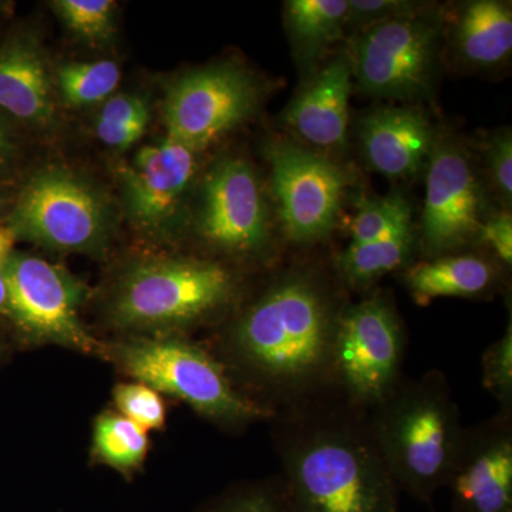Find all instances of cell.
<instances>
[{"instance_id":"e0dca14e","label":"cell","mask_w":512,"mask_h":512,"mask_svg":"<svg viewBox=\"0 0 512 512\" xmlns=\"http://www.w3.org/2000/svg\"><path fill=\"white\" fill-rule=\"evenodd\" d=\"M352 79L348 57L330 60L291 101L285 123L313 147L336 150L345 146Z\"/></svg>"},{"instance_id":"484cf974","label":"cell","mask_w":512,"mask_h":512,"mask_svg":"<svg viewBox=\"0 0 512 512\" xmlns=\"http://www.w3.org/2000/svg\"><path fill=\"white\" fill-rule=\"evenodd\" d=\"M412 224V207L402 194L382 198H360L357 214L350 225V244H366Z\"/></svg>"},{"instance_id":"44dd1931","label":"cell","mask_w":512,"mask_h":512,"mask_svg":"<svg viewBox=\"0 0 512 512\" xmlns=\"http://www.w3.org/2000/svg\"><path fill=\"white\" fill-rule=\"evenodd\" d=\"M348 0H289L285 25L293 50L303 66H315L323 52L343 35Z\"/></svg>"},{"instance_id":"5b68a950","label":"cell","mask_w":512,"mask_h":512,"mask_svg":"<svg viewBox=\"0 0 512 512\" xmlns=\"http://www.w3.org/2000/svg\"><path fill=\"white\" fill-rule=\"evenodd\" d=\"M109 352L137 382L181 400L222 427L235 429L275 414L239 392L225 366L190 340L165 333L119 343Z\"/></svg>"},{"instance_id":"4dcf8cb0","label":"cell","mask_w":512,"mask_h":512,"mask_svg":"<svg viewBox=\"0 0 512 512\" xmlns=\"http://www.w3.org/2000/svg\"><path fill=\"white\" fill-rule=\"evenodd\" d=\"M348 3L346 29L355 30V33L426 8L424 3L409 0H348Z\"/></svg>"},{"instance_id":"d6a6232c","label":"cell","mask_w":512,"mask_h":512,"mask_svg":"<svg viewBox=\"0 0 512 512\" xmlns=\"http://www.w3.org/2000/svg\"><path fill=\"white\" fill-rule=\"evenodd\" d=\"M478 241L493 251L495 258L505 268L512 264V217L510 211L498 212L485 218Z\"/></svg>"},{"instance_id":"e575fe53","label":"cell","mask_w":512,"mask_h":512,"mask_svg":"<svg viewBox=\"0 0 512 512\" xmlns=\"http://www.w3.org/2000/svg\"><path fill=\"white\" fill-rule=\"evenodd\" d=\"M10 150H12V146H10L8 130L0 121V167L8 161Z\"/></svg>"},{"instance_id":"cb8c5ba5","label":"cell","mask_w":512,"mask_h":512,"mask_svg":"<svg viewBox=\"0 0 512 512\" xmlns=\"http://www.w3.org/2000/svg\"><path fill=\"white\" fill-rule=\"evenodd\" d=\"M57 86L69 106L83 107L107 100L119 87L121 72L113 60L63 64L56 72Z\"/></svg>"},{"instance_id":"4316f807","label":"cell","mask_w":512,"mask_h":512,"mask_svg":"<svg viewBox=\"0 0 512 512\" xmlns=\"http://www.w3.org/2000/svg\"><path fill=\"white\" fill-rule=\"evenodd\" d=\"M198 512H295L284 478L255 481L231 488Z\"/></svg>"},{"instance_id":"3957f363","label":"cell","mask_w":512,"mask_h":512,"mask_svg":"<svg viewBox=\"0 0 512 512\" xmlns=\"http://www.w3.org/2000/svg\"><path fill=\"white\" fill-rule=\"evenodd\" d=\"M370 436L399 490L430 503L447 487L464 437L460 410L440 372L400 382L366 413Z\"/></svg>"},{"instance_id":"f546056e","label":"cell","mask_w":512,"mask_h":512,"mask_svg":"<svg viewBox=\"0 0 512 512\" xmlns=\"http://www.w3.org/2000/svg\"><path fill=\"white\" fill-rule=\"evenodd\" d=\"M483 384L500 404V413L512 412V323L483 356Z\"/></svg>"},{"instance_id":"ba28073f","label":"cell","mask_w":512,"mask_h":512,"mask_svg":"<svg viewBox=\"0 0 512 512\" xmlns=\"http://www.w3.org/2000/svg\"><path fill=\"white\" fill-rule=\"evenodd\" d=\"M404 350L403 323L386 295L346 305L333 348L332 386L349 406L369 412L402 382Z\"/></svg>"},{"instance_id":"277c9868","label":"cell","mask_w":512,"mask_h":512,"mask_svg":"<svg viewBox=\"0 0 512 512\" xmlns=\"http://www.w3.org/2000/svg\"><path fill=\"white\" fill-rule=\"evenodd\" d=\"M237 295V279L220 262L150 258L121 275L109 316L120 329L171 333L225 311Z\"/></svg>"},{"instance_id":"9c48e42d","label":"cell","mask_w":512,"mask_h":512,"mask_svg":"<svg viewBox=\"0 0 512 512\" xmlns=\"http://www.w3.org/2000/svg\"><path fill=\"white\" fill-rule=\"evenodd\" d=\"M6 286V315L30 342L53 343L84 355L107 352L80 318L86 293L83 285L60 266L13 252L6 268Z\"/></svg>"},{"instance_id":"8992f818","label":"cell","mask_w":512,"mask_h":512,"mask_svg":"<svg viewBox=\"0 0 512 512\" xmlns=\"http://www.w3.org/2000/svg\"><path fill=\"white\" fill-rule=\"evenodd\" d=\"M443 22L427 8L353 36L348 56L360 92L393 100L427 99L439 72Z\"/></svg>"},{"instance_id":"1f68e13d","label":"cell","mask_w":512,"mask_h":512,"mask_svg":"<svg viewBox=\"0 0 512 512\" xmlns=\"http://www.w3.org/2000/svg\"><path fill=\"white\" fill-rule=\"evenodd\" d=\"M487 168L497 194L505 205L512 200V137L510 130L497 131L487 141Z\"/></svg>"},{"instance_id":"83f0119b","label":"cell","mask_w":512,"mask_h":512,"mask_svg":"<svg viewBox=\"0 0 512 512\" xmlns=\"http://www.w3.org/2000/svg\"><path fill=\"white\" fill-rule=\"evenodd\" d=\"M53 8L67 29L86 42L96 45L113 36L116 3L111 0H57Z\"/></svg>"},{"instance_id":"4fadbf2b","label":"cell","mask_w":512,"mask_h":512,"mask_svg":"<svg viewBox=\"0 0 512 512\" xmlns=\"http://www.w3.org/2000/svg\"><path fill=\"white\" fill-rule=\"evenodd\" d=\"M200 200L197 231L211 247L241 258L268 249V208L247 161L225 158L215 164L202 181Z\"/></svg>"},{"instance_id":"7c38bea8","label":"cell","mask_w":512,"mask_h":512,"mask_svg":"<svg viewBox=\"0 0 512 512\" xmlns=\"http://www.w3.org/2000/svg\"><path fill=\"white\" fill-rule=\"evenodd\" d=\"M427 167L420 245L431 259L478 242L485 200L473 161L457 144H436Z\"/></svg>"},{"instance_id":"603a6c76","label":"cell","mask_w":512,"mask_h":512,"mask_svg":"<svg viewBox=\"0 0 512 512\" xmlns=\"http://www.w3.org/2000/svg\"><path fill=\"white\" fill-rule=\"evenodd\" d=\"M148 448L147 431L121 414L104 412L94 421V457L113 470L126 476L134 473L146 460Z\"/></svg>"},{"instance_id":"ac0fdd59","label":"cell","mask_w":512,"mask_h":512,"mask_svg":"<svg viewBox=\"0 0 512 512\" xmlns=\"http://www.w3.org/2000/svg\"><path fill=\"white\" fill-rule=\"evenodd\" d=\"M0 109L35 126L55 117L45 59L32 40L13 39L0 49Z\"/></svg>"},{"instance_id":"30bf717a","label":"cell","mask_w":512,"mask_h":512,"mask_svg":"<svg viewBox=\"0 0 512 512\" xmlns=\"http://www.w3.org/2000/svg\"><path fill=\"white\" fill-rule=\"evenodd\" d=\"M266 156L288 241L306 245L328 238L338 224L350 175L329 157L291 141H275Z\"/></svg>"},{"instance_id":"836d02e7","label":"cell","mask_w":512,"mask_h":512,"mask_svg":"<svg viewBox=\"0 0 512 512\" xmlns=\"http://www.w3.org/2000/svg\"><path fill=\"white\" fill-rule=\"evenodd\" d=\"M16 238L9 227H0V315L8 311V286H6V268L10 256L15 252Z\"/></svg>"},{"instance_id":"9a60e30c","label":"cell","mask_w":512,"mask_h":512,"mask_svg":"<svg viewBox=\"0 0 512 512\" xmlns=\"http://www.w3.org/2000/svg\"><path fill=\"white\" fill-rule=\"evenodd\" d=\"M447 487L453 512H512L511 414L464 431Z\"/></svg>"},{"instance_id":"52a82bcc","label":"cell","mask_w":512,"mask_h":512,"mask_svg":"<svg viewBox=\"0 0 512 512\" xmlns=\"http://www.w3.org/2000/svg\"><path fill=\"white\" fill-rule=\"evenodd\" d=\"M111 222L109 202L93 184L52 165L23 187L8 227L43 248L97 254L109 244Z\"/></svg>"},{"instance_id":"2e32d148","label":"cell","mask_w":512,"mask_h":512,"mask_svg":"<svg viewBox=\"0 0 512 512\" xmlns=\"http://www.w3.org/2000/svg\"><path fill=\"white\" fill-rule=\"evenodd\" d=\"M360 144L367 164L390 180H407L427 164L437 141L416 107H380L363 117Z\"/></svg>"},{"instance_id":"5bb4252c","label":"cell","mask_w":512,"mask_h":512,"mask_svg":"<svg viewBox=\"0 0 512 512\" xmlns=\"http://www.w3.org/2000/svg\"><path fill=\"white\" fill-rule=\"evenodd\" d=\"M198 151L173 138L138 151L120 173L124 211L141 231H161L177 214L198 167Z\"/></svg>"},{"instance_id":"d4e9b609","label":"cell","mask_w":512,"mask_h":512,"mask_svg":"<svg viewBox=\"0 0 512 512\" xmlns=\"http://www.w3.org/2000/svg\"><path fill=\"white\" fill-rule=\"evenodd\" d=\"M150 121L147 101L133 94L110 97L96 121L101 143L116 150H127L146 133Z\"/></svg>"},{"instance_id":"7a4b0ae2","label":"cell","mask_w":512,"mask_h":512,"mask_svg":"<svg viewBox=\"0 0 512 512\" xmlns=\"http://www.w3.org/2000/svg\"><path fill=\"white\" fill-rule=\"evenodd\" d=\"M363 413L319 399L288 409L279 454L293 511L400 512L399 488Z\"/></svg>"},{"instance_id":"d6986e66","label":"cell","mask_w":512,"mask_h":512,"mask_svg":"<svg viewBox=\"0 0 512 512\" xmlns=\"http://www.w3.org/2000/svg\"><path fill=\"white\" fill-rule=\"evenodd\" d=\"M404 282L414 302L426 306L437 298H477L494 291L498 269L484 256L457 252L407 266Z\"/></svg>"},{"instance_id":"6da1fadb","label":"cell","mask_w":512,"mask_h":512,"mask_svg":"<svg viewBox=\"0 0 512 512\" xmlns=\"http://www.w3.org/2000/svg\"><path fill=\"white\" fill-rule=\"evenodd\" d=\"M345 308L322 276L291 269L232 323L229 360L286 409L318 400L332 387L333 348Z\"/></svg>"},{"instance_id":"8fae6325","label":"cell","mask_w":512,"mask_h":512,"mask_svg":"<svg viewBox=\"0 0 512 512\" xmlns=\"http://www.w3.org/2000/svg\"><path fill=\"white\" fill-rule=\"evenodd\" d=\"M258 83L244 67L224 63L178 77L165 97L167 137L201 153L258 109Z\"/></svg>"},{"instance_id":"7402d4cb","label":"cell","mask_w":512,"mask_h":512,"mask_svg":"<svg viewBox=\"0 0 512 512\" xmlns=\"http://www.w3.org/2000/svg\"><path fill=\"white\" fill-rule=\"evenodd\" d=\"M414 251L412 224L394 229L376 241L349 244L336 258L340 278L350 288H369L390 272L407 268Z\"/></svg>"},{"instance_id":"ffe728a7","label":"cell","mask_w":512,"mask_h":512,"mask_svg":"<svg viewBox=\"0 0 512 512\" xmlns=\"http://www.w3.org/2000/svg\"><path fill=\"white\" fill-rule=\"evenodd\" d=\"M458 59L473 69H494L512 52L510 2L473 0L458 10L451 28Z\"/></svg>"},{"instance_id":"f1b7e54d","label":"cell","mask_w":512,"mask_h":512,"mask_svg":"<svg viewBox=\"0 0 512 512\" xmlns=\"http://www.w3.org/2000/svg\"><path fill=\"white\" fill-rule=\"evenodd\" d=\"M113 400L119 414L141 429H163L167 412L160 393L153 387L140 382L119 384L114 389Z\"/></svg>"}]
</instances>
